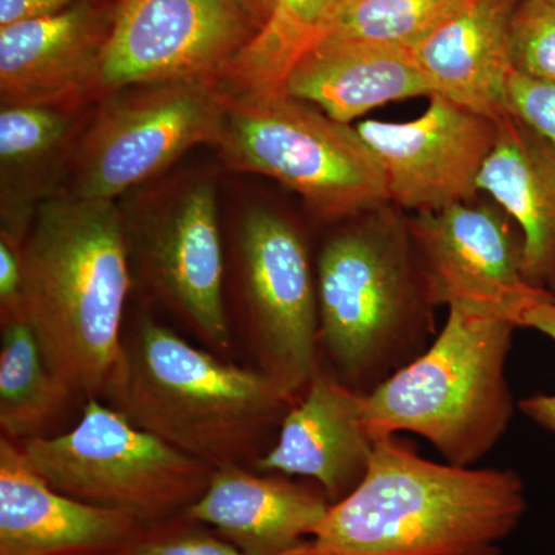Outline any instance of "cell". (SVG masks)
Here are the masks:
<instances>
[{"label": "cell", "instance_id": "6da1fadb", "mask_svg": "<svg viewBox=\"0 0 555 555\" xmlns=\"http://www.w3.org/2000/svg\"><path fill=\"white\" fill-rule=\"evenodd\" d=\"M525 511L517 470L433 462L390 436L295 555H500Z\"/></svg>", "mask_w": 555, "mask_h": 555}, {"label": "cell", "instance_id": "7a4b0ae2", "mask_svg": "<svg viewBox=\"0 0 555 555\" xmlns=\"http://www.w3.org/2000/svg\"><path fill=\"white\" fill-rule=\"evenodd\" d=\"M298 393L141 313L102 400L130 423L214 467H257Z\"/></svg>", "mask_w": 555, "mask_h": 555}, {"label": "cell", "instance_id": "3957f363", "mask_svg": "<svg viewBox=\"0 0 555 555\" xmlns=\"http://www.w3.org/2000/svg\"><path fill=\"white\" fill-rule=\"evenodd\" d=\"M25 315L51 371L78 401L102 398L118 364L131 261L116 201L60 195L22 246Z\"/></svg>", "mask_w": 555, "mask_h": 555}, {"label": "cell", "instance_id": "277c9868", "mask_svg": "<svg viewBox=\"0 0 555 555\" xmlns=\"http://www.w3.org/2000/svg\"><path fill=\"white\" fill-rule=\"evenodd\" d=\"M320 364L367 396L436 338L409 218L379 207L338 222L315 261Z\"/></svg>", "mask_w": 555, "mask_h": 555}, {"label": "cell", "instance_id": "5b68a950", "mask_svg": "<svg viewBox=\"0 0 555 555\" xmlns=\"http://www.w3.org/2000/svg\"><path fill=\"white\" fill-rule=\"evenodd\" d=\"M516 328L511 321L448 309L425 352L363 397L372 440L415 434L447 463L477 465L516 412L506 378Z\"/></svg>", "mask_w": 555, "mask_h": 555}, {"label": "cell", "instance_id": "8992f818", "mask_svg": "<svg viewBox=\"0 0 555 555\" xmlns=\"http://www.w3.org/2000/svg\"><path fill=\"white\" fill-rule=\"evenodd\" d=\"M215 147L229 169L275 179L326 221L390 204L385 171L356 127L281 90L228 93Z\"/></svg>", "mask_w": 555, "mask_h": 555}, {"label": "cell", "instance_id": "52a82bcc", "mask_svg": "<svg viewBox=\"0 0 555 555\" xmlns=\"http://www.w3.org/2000/svg\"><path fill=\"white\" fill-rule=\"evenodd\" d=\"M80 408L67 433L20 444L62 494L156 525L181 516L206 491L214 467L134 426L102 398Z\"/></svg>", "mask_w": 555, "mask_h": 555}, {"label": "cell", "instance_id": "ba28073f", "mask_svg": "<svg viewBox=\"0 0 555 555\" xmlns=\"http://www.w3.org/2000/svg\"><path fill=\"white\" fill-rule=\"evenodd\" d=\"M228 108L218 79L139 82L94 102L61 193L116 201L199 144L217 145Z\"/></svg>", "mask_w": 555, "mask_h": 555}, {"label": "cell", "instance_id": "9c48e42d", "mask_svg": "<svg viewBox=\"0 0 555 555\" xmlns=\"http://www.w3.org/2000/svg\"><path fill=\"white\" fill-rule=\"evenodd\" d=\"M233 286L250 366L302 396L320 366L315 262L302 230L278 210L243 215L232 248Z\"/></svg>", "mask_w": 555, "mask_h": 555}, {"label": "cell", "instance_id": "30bf717a", "mask_svg": "<svg viewBox=\"0 0 555 555\" xmlns=\"http://www.w3.org/2000/svg\"><path fill=\"white\" fill-rule=\"evenodd\" d=\"M122 215L131 269L141 283L201 345L229 358L235 337L214 182L178 179Z\"/></svg>", "mask_w": 555, "mask_h": 555}, {"label": "cell", "instance_id": "8fae6325", "mask_svg": "<svg viewBox=\"0 0 555 555\" xmlns=\"http://www.w3.org/2000/svg\"><path fill=\"white\" fill-rule=\"evenodd\" d=\"M409 230L436 308L521 327L532 306L555 297L526 281L524 236L494 201L416 211L409 217Z\"/></svg>", "mask_w": 555, "mask_h": 555}, {"label": "cell", "instance_id": "7c38bea8", "mask_svg": "<svg viewBox=\"0 0 555 555\" xmlns=\"http://www.w3.org/2000/svg\"><path fill=\"white\" fill-rule=\"evenodd\" d=\"M258 33L240 0H118L96 101L131 83L221 82Z\"/></svg>", "mask_w": 555, "mask_h": 555}, {"label": "cell", "instance_id": "4fadbf2b", "mask_svg": "<svg viewBox=\"0 0 555 555\" xmlns=\"http://www.w3.org/2000/svg\"><path fill=\"white\" fill-rule=\"evenodd\" d=\"M356 129L385 171L389 203L416 214L476 198L499 120L433 94L420 118L366 120Z\"/></svg>", "mask_w": 555, "mask_h": 555}, {"label": "cell", "instance_id": "5bb4252c", "mask_svg": "<svg viewBox=\"0 0 555 555\" xmlns=\"http://www.w3.org/2000/svg\"><path fill=\"white\" fill-rule=\"evenodd\" d=\"M118 0L0 27V104L90 107Z\"/></svg>", "mask_w": 555, "mask_h": 555}, {"label": "cell", "instance_id": "9a60e30c", "mask_svg": "<svg viewBox=\"0 0 555 555\" xmlns=\"http://www.w3.org/2000/svg\"><path fill=\"white\" fill-rule=\"evenodd\" d=\"M152 525L54 489L0 438V555L131 554Z\"/></svg>", "mask_w": 555, "mask_h": 555}, {"label": "cell", "instance_id": "2e32d148", "mask_svg": "<svg viewBox=\"0 0 555 555\" xmlns=\"http://www.w3.org/2000/svg\"><path fill=\"white\" fill-rule=\"evenodd\" d=\"M363 397L320 364L255 470L306 478L323 489L331 505L341 502L366 477L374 454Z\"/></svg>", "mask_w": 555, "mask_h": 555}, {"label": "cell", "instance_id": "e0dca14e", "mask_svg": "<svg viewBox=\"0 0 555 555\" xmlns=\"http://www.w3.org/2000/svg\"><path fill=\"white\" fill-rule=\"evenodd\" d=\"M331 502L313 481L244 466L217 467L206 491L182 513L248 555H295Z\"/></svg>", "mask_w": 555, "mask_h": 555}, {"label": "cell", "instance_id": "ac0fdd59", "mask_svg": "<svg viewBox=\"0 0 555 555\" xmlns=\"http://www.w3.org/2000/svg\"><path fill=\"white\" fill-rule=\"evenodd\" d=\"M517 5L518 0H467L412 49L433 94L491 119L507 116Z\"/></svg>", "mask_w": 555, "mask_h": 555}, {"label": "cell", "instance_id": "d6986e66", "mask_svg": "<svg viewBox=\"0 0 555 555\" xmlns=\"http://www.w3.org/2000/svg\"><path fill=\"white\" fill-rule=\"evenodd\" d=\"M93 105L2 107L0 240L24 246L39 208L60 195Z\"/></svg>", "mask_w": 555, "mask_h": 555}, {"label": "cell", "instance_id": "ffe728a7", "mask_svg": "<svg viewBox=\"0 0 555 555\" xmlns=\"http://www.w3.org/2000/svg\"><path fill=\"white\" fill-rule=\"evenodd\" d=\"M281 91L343 124L389 102L433 96L411 49L358 40H320L287 73Z\"/></svg>", "mask_w": 555, "mask_h": 555}, {"label": "cell", "instance_id": "44dd1931", "mask_svg": "<svg viewBox=\"0 0 555 555\" xmlns=\"http://www.w3.org/2000/svg\"><path fill=\"white\" fill-rule=\"evenodd\" d=\"M478 192L491 196L524 236V273L532 287L555 295V149L505 116L486 160Z\"/></svg>", "mask_w": 555, "mask_h": 555}, {"label": "cell", "instance_id": "7402d4cb", "mask_svg": "<svg viewBox=\"0 0 555 555\" xmlns=\"http://www.w3.org/2000/svg\"><path fill=\"white\" fill-rule=\"evenodd\" d=\"M0 429L22 444L50 430L78 398L49 366L27 317L0 320Z\"/></svg>", "mask_w": 555, "mask_h": 555}, {"label": "cell", "instance_id": "603a6c76", "mask_svg": "<svg viewBox=\"0 0 555 555\" xmlns=\"http://www.w3.org/2000/svg\"><path fill=\"white\" fill-rule=\"evenodd\" d=\"M339 0H278L268 24L225 68V93L281 90L299 57L321 39Z\"/></svg>", "mask_w": 555, "mask_h": 555}, {"label": "cell", "instance_id": "cb8c5ba5", "mask_svg": "<svg viewBox=\"0 0 555 555\" xmlns=\"http://www.w3.org/2000/svg\"><path fill=\"white\" fill-rule=\"evenodd\" d=\"M466 2L339 0L320 40H358L412 50Z\"/></svg>", "mask_w": 555, "mask_h": 555}, {"label": "cell", "instance_id": "d4e9b609", "mask_svg": "<svg viewBox=\"0 0 555 555\" xmlns=\"http://www.w3.org/2000/svg\"><path fill=\"white\" fill-rule=\"evenodd\" d=\"M511 56L514 72L555 83V0H518Z\"/></svg>", "mask_w": 555, "mask_h": 555}, {"label": "cell", "instance_id": "484cf974", "mask_svg": "<svg viewBox=\"0 0 555 555\" xmlns=\"http://www.w3.org/2000/svg\"><path fill=\"white\" fill-rule=\"evenodd\" d=\"M131 555H248L208 526L185 516L152 525Z\"/></svg>", "mask_w": 555, "mask_h": 555}, {"label": "cell", "instance_id": "4316f807", "mask_svg": "<svg viewBox=\"0 0 555 555\" xmlns=\"http://www.w3.org/2000/svg\"><path fill=\"white\" fill-rule=\"evenodd\" d=\"M507 115L545 139L555 149V83L513 72L507 82Z\"/></svg>", "mask_w": 555, "mask_h": 555}, {"label": "cell", "instance_id": "83f0119b", "mask_svg": "<svg viewBox=\"0 0 555 555\" xmlns=\"http://www.w3.org/2000/svg\"><path fill=\"white\" fill-rule=\"evenodd\" d=\"M521 327L534 328L555 343V297L542 299L526 312ZM518 409L537 426L555 437V393H535L518 401Z\"/></svg>", "mask_w": 555, "mask_h": 555}, {"label": "cell", "instance_id": "f1b7e54d", "mask_svg": "<svg viewBox=\"0 0 555 555\" xmlns=\"http://www.w3.org/2000/svg\"><path fill=\"white\" fill-rule=\"evenodd\" d=\"M20 315H25L22 247L0 240V320Z\"/></svg>", "mask_w": 555, "mask_h": 555}, {"label": "cell", "instance_id": "f546056e", "mask_svg": "<svg viewBox=\"0 0 555 555\" xmlns=\"http://www.w3.org/2000/svg\"><path fill=\"white\" fill-rule=\"evenodd\" d=\"M96 0H0V27L30 17L47 16Z\"/></svg>", "mask_w": 555, "mask_h": 555}, {"label": "cell", "instance_id": "4dcf8cb0", "mask_svg": "<svg viewBox=\"0 0 555 555\" xmlns=\"http://www.w3.org/2000/svg\"><path fill=\"white\" fill-rule=\"evenodd\" d=\"M240 2L250 14L251 20L257 22L259 31H261L275 11L278 0H240Z\"/></svg>", "mask_w": 555, "mask_h": 555}, {"label": "cell", "instance_id": "1f68e13d", "mask_svg": "<svg viewBox=\"0 0 555 555\" xmlns=\"http://www.w3.org/2000/svg\"><path fill=\"white\" fill-rule=\"evenodd\" d=\"M119 555H131V554H119Z\"/></svg>", "mask_w": 555, "mask_h": 555}]
</instances>
